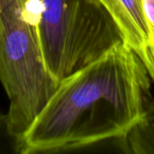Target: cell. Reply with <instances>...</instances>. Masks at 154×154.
Masks as SVG:
<instances>
[{"mask_svg":"<svg viewBox=\"0 0 154 154\" xmlns=\"http://www.w3.org/2000/svg\"><path fill=\"white\" fill-rule=\"evenodd\" d=\"M151 77L120 42L63 79L23 136V154L77 151L125 134L154 109Z\"/></svg>","mask_w":154,"mask_h":154,"instance_id":"cell-1","label":"cell"},{"mask_svg":"<svg viewBox=\"0 0 154 154\" xmlns=\"http://www.w3.org/2000/svg\"><path fill=\"white\" fill-rule=\"evenodd\" d=\"M44 64L59 84L123 42L97 0H29Z\"/></svg>","mask_w":154,"mask_h":154,"instance_id":"cell-2","label":"cell"},{"mask_svg":"<svg viewBox=\"0 0 154 154\" xmlns=\"http://www.w3.org/2000/svg\"><path fill=\"white\" fill-rule=\"evenodd\" d=\"M0 82L11 126L23 137L59 86L44 64L29 0H0Z\"/></svg>","mask_w":154,"mask_h":154,"instance_id":"cell-3","label":"cell"},{"mask_svg":"<svg viewBox=\"0 0 154 154\" xmlns=\"http://www.w3.org/2000/svg\"><path fill=\"white\" fill-rule=\"evenodd\" d=\"M118 26L123 42L144 64L154 82V45L143 7V0H97Z\"/></svg>","mask_w":154,"mask_h":154,"instance_id":"cell-4","label":"cell"},{"mask_svg":"<svg viewBox=\"0 0 154 154\" xmlns=\"http://www.w3.org/2000/svg\"><path fill=\"white\" fill-rule=\"evenodd\" d=\"M116 140L125 152L154 154V109Z\"/></svg>","mask_w":154,"mask_h":154,"instance_id":"cell-5","label":"cell"},{"mask_svg":"<svg viewBox=\"0 0 154 154\" xmlns=\"http://www.w3.org/2000/svg\"><path fill=\"white\" fill-rule=\"evenodd\" d=\"M0 154H23V137L14 133L7 113L0 111Z\"/></svg>","mask_w":154,"mask_h":154,"instance_id":"cell-6","label":"cell"},{"mask_svg":"<svg viewBox=\"0 0 154 154\" xmlns=\"http://www.w3.org/2000/svg\"><path fill=\"white\" fill-rule=\"evenodd\" d=\"M143 7L154 45V0H143Z\"/></svg>","mask_w":154,"mask_h":154,"instance_id":"cell-7","label":"cell"}]
</instances>
